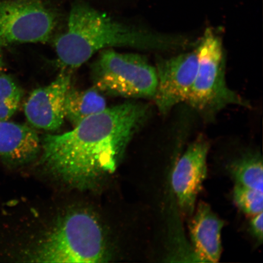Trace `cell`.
I'll return each mask as SVG.
<instances>
[{
    "label": "cell",
    "mask_w": 263,
    "mask_h": 263,
    "mask_svg": "<svg viewBox=\"0 0 263 263\" xmlns=\"http://www.w3.org/2000/svg\"><path fill=\"white\" fill-rule=\"evenodd\" d=\"M146 104L127 102L106 108L62 134L42 141V163L78 189L93 186L116 170L128 144L149 116Z\"/></svg>",
    "instance_id": "cell-1"
},
{
    "label": "cell",
    "mask_w": 263,
    "mask_h": 263,
    "mask_svg": "<svg viewBox=\"0 0 263 263\" xmlns=\"http://www.w3.org/2000/svg\"><path fill=\"white\" fill-rule=\"evenodd\" d=\"M68 20L67 29L54 42L58 63L64 68L80 67L98 51L111 47L162 51L192 46L183 36L124 24L84 2L72 6Z\"/></svg>",
    "instance_id": "cell-2"
},
{
    "label": "cell",
    "mask_w": 263,
    "mask_h": 263,
    "mask_svg": "<svg viewBox=\"0 0 263 263\" xmlns=\"http://www.w3.org/2000/svg\"><path fill=\"white\" fill-rule=\"evenodd\" d=\"M109 258L100 223L84 212L59 220L27 256L28 261L34 262H104Z\"/></svg>",
    "instance_id": "cell-3"
},
{
    "label": "cell",
    "mask_w": 263,
    "mask_h": 263,
    "mask_svg": "<svg viewBox=\"0 0 263 263\" xmlns=\"http://www.w3.org/2000/svg\"><path fill=\"white\" fill-rule=\"evenodd\" d=\"M196 50L198 67L186 103L208 120L230 106L248 107V102L227 84L224 49L219 35L206 29Z\"/></svg>",
    "instance_id": "cell-4"
},
{
    "label": "cell",
    "mask_w": 263,
    "mask_h": 263,
    "mask_svg": "<svg viewBox=\"0 0 263 263\" xmlns=\"http://www.w3.org/2000/svg\"><path fill=\"white\" fill-rule=\"evenodd\" d=\"M92 73L95 88L108 95L153 100L155 95L156 68L142 55L104 49Z\"/></svg>",
    "instance_id": "cell-5"
},
{
    "label": "cell",
    "mask_w": 263,
    "mask_h": 263,
    "mask_svg": "<svg viewBox=\"0 0 263 263\" xmlns=\"http://www.w3.org/2000/svg\"><path fill=\"white\" fill-rule=\"evenodd\" d=\"M57 24V13L46 0H0L1 47L47 42Z\"/></svg>",
    "instance_id": "cell-6"
},
{
    "label": "cell",
    "mask_w": 263,
    "mask_h": 263,
    "mask_svg": "<svg viewBox=\"0 0 263 263\" xmlns=\"http://www.w3.org/2000/svg\"><path fill=\"white\" fill-rule=\"evenodd\" d=\"M198 67L196 49L170 58L158 59L157 84L153 100L159 112L166 115L189 97Z\"/></svg>",
    "instance_id": "cell-7"
},
{
    "label": "cell",
    "mask_w": 263,
    "mask_h": 263,
    "mask_svg": "<svg viewBox=\"0 0 263 263\" xmlns=\"http://www.w3.org/2000/svg\"><path fill=\"white\" fill-rule=\"evenodd\" d=\"M209 144L199 137L190 144L173 170L172 186L181 212L192 216L197 196L207 175Z\"/></svg>",
    "instance_id": "cell-8"
},
{
    "label": "cell",
    "mask_w": 263,
    "mask_h": 263,
    "mask_svg": "<svg viewBox=\"0 0 263 263\" xmlns=\"http://www.w3.org/2000/svg\"><path fill=\"white\" fill-rule=\"evenodd\" d=\"M71 80L70 73L63 72L47 86L32 92L26 101L24 111L33 127L54 131L62 126L65 118V99Z\"/></svg>",
    "instance_id": "cell-9"
},
{
    "label": "cell",
    "mask_w": 263,
    "mask_h": 263,
    "mask_svg": "<svg viewBox=\"0 0 263 263\" xmlns=\"http://www.w3.org/2000/svg\"><path fill=\"white\" fill-rule=\"evenodd\" d=\"M190 223L194 258L200 262H218L222 254L221 232L224 223L205 202H200Z\"/></svg>",
    "instance_id": "cell-10"
},
{
    "label": "cell",
    "mask_w": 263,
    "mask_h": 263,
    "mask_svg": "<svg viewBox=\"0 0 263 263\" xmlns=\"http://www.w3.org/2000/svg\"><path fill=\"white\" fill-rule=\"evenodd\" d=\"M40 150V140L33 128L0 121V159L6 165H24L34 160Z\"/></svg>",
    "instance_id": "cell-11"
},
{
    "label": "cell",
    "mask_w": 263,
    "mask_h": 263,
    "mask_svg": "<svg viewBox=\"0 0 263 263\" xmlns=\"http://www.w3.org/2000/svg\"><path fill=\"white\" fill-rule=\"evenodd\" d=\"M106 108V100L96 88L80 90L70 87L66 94L65 118L74 126Z\"/></svg>",
    "instance_id": "cell-12"
},
{
    "label": "cell",
    "mask_w": 263,
    "mask_h": 263,
    "mask_svg": "<svg viewBox=\"0 0 263 263\" xmlns=\"http://www.w3.org/2000/svg\"><path fill=\"white\" fill-rule=\"evenodd\" d=\"M229 172L235 184L263 192L262 162L257 154H248L233 161Z\"/></svg>",
    "instance_id": "cell-13"
},
{
    "label": "cell",
    "mask_w": 263,
    "mask_h": 263,
    "mask_svg": "<svg viewBox=\"0 0 263 263\" xmlns=\"http://www.w3.org/2000/svg\"><path fill=\"white\" fill-rule=\"evenodd\" d=\"M233 201L241 211L251 216L262 212L263 192L235 184Z\"/></svg>",
    "instance_id": "cell-14"
},
{
    "label": "cell",
    "mask_w": 263,
    "mask_h": 263,
    "mask_svg": "<svg viewBox=\"0 0 263 263\" xmlns=\"http://www.w3.org/2000/svg\"><path fill=\"white\" fill-rule=\"evenodd\" d=\"M23 91L15 81L6 74H0V104L22 100Z\"/></svg>",
    "instance_id": "cell-15"
},
{
    "label": "cell",
    "mask_w": 263,
    "mask_h": 263,
    "mask_svg": "<svg viewBox=\"0 0 263 263\" xmlns=\"http://www.w3.org/2000/svg\"><path fill=\"white\" fill-rule=\"evenodd\" d=\"M252 217L249 223L250 232L256 241L261 243L262 241V212Z\"/></svg>",
    "instance_id": "cell-16"
},
{
    "label": "cell",
    "mask_w": 263,
    "mask_h": 263,
    "mask_svg": "<svg viewBox=\"0 0 263 263\" xmlns=\"http://www.w3.org/2000/svg\"><path fill=\"white\" fill-rule=\"evenodd\" d=\"M1 48L2 47H0V74H1L3 67H4V61H3V57Z\"/></svg>",
    "instance_id": "cell-17"
}]
</instances>
